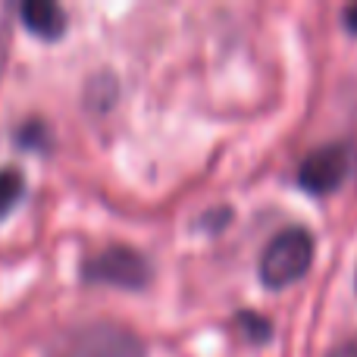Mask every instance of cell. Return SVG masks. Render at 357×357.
Returning <instances> with one entry per match:
<instances>
[{
    "mask_svg": "<svg viewBox=\"0 0 357 357\" xmlns=\"http://www.w3.org/2000/svg\"><path fill=\"white\" fill-rule=\"evenodd\" d=\"M235 323H238V329L248 335V342H254V345H264V342H270V335H273L270 320L254 314V310H241Z\"/></svg>",
    "mask_w": 357,
    "mask_h": 357,
    "instance_id": "cell-7",
    "label": "cell"
},
{
    "mask_svg": "<svg viewBox=\"0 0 357 357\" xmlns=\"http://www.w3.org/2000/svg\"><path fill=\"white\" fill-rule=\"evenodd\" d=\"M19 19L31 35L44 38V41H56L66 31V13L63 6L50 3V0H29L19 6Z\"/></svg>",
    "mask_w": 357,
    "mask_h": 357,
    "instance_id": "cell-5",
    "label": "cell"
},
{
    "mask_svg": "<svg viewBox=\"0 0 357 357\" xmlns=\"http://www.w3.org/2000/svg\"><path fill=\"white\" fill-rule=\"evenodd\" d=\"M16 142L22 144L25 151H44L50 144V132L41 119H31V123H22L16 132Z\"/></svg>",
    "mask_w": 357,
    "mask_h": 357,
    "instance_id": "cell-8",
    "label": "cell"
},
{
    "mask_svg": "<svg viewBox=\"0 0 357 357\" xmlns=\"http://www.w3.org/2000/svg\"><path fill=\"white\" fill-rule=\"evenodd\" d=\"M25 195V176L16 167H3L0 169V220L10 216L16 210V204Z\"/></svg>",
    "mask_w": 357,
    "mask_h": 357,
    "instance_id": "cell-6",
    "label": "cell"
},
{
    "mask_svg": "<svg viewBox=\"0 0 357 357\" xmlns=\"http://www.w3.org/2000/svg\"><path fill=\"white\" fill-rule=\"evenodd\" d=\"M47 357H144V342L119 323H88L63 333Z\"/></svg>",
    "mask_w": 357,
    "mask_h": 357,
    "instance_id": "cell-1",
    "label": "cell"
},
{
    "mask_svg": "<svg viewBox=\"0 0 357 357\" xmlns=\"http://www.w3.org/2000/svg\"><path fill=\"white\" fill-rule=\"evenodd\" d=\"M154 276V266L138 248L110 245L82 264V279L94 285H116V289H144Z\"/></svg>",
    "mask_w": 357,
    "mask_h": 357,
    "instance_id": "cell-3",
    "label": "cell"
},
{
    "mask_svg": "<svg viewBox=\"0 0 357 357\" xmlns=\"http://www.w3.org/2000/svg\"><path fill=\"white\" fill-rule=\"evenodd\" d=\"M314 264V235L301 226H289L264 248L260 254V282L266 289H285L298 282Z\"/></svg>",
    "mask_w": 357,
    "mask_h": 357,
    "instance_id": "cell-2",
    "label": "cell"
},
{
    "mask_svg": "<svg viewBox=\"0 0 357 357\" xmlns=\"http://www.w3.org/2000/svg\"><path fill=\"white\" fill-rule=\"evenodd\" d=\"M354 291H357V273H354Z\"/></svg>",
    "mask_w": 357,
    "mask_h": 357,
    "instance_id": "cell-11",
    "label": "cell"
},
{
    "mask_svg": "<svg viewBox=\"0 0 357 357\" xmlns=\"http://www.w3.org/2000/svg\"><path fill=\"white\" fill-rule=\"evenodd\" d=\"M354 169V151L351 144H323V148L310 151L298 167V185L314 197H326L333 191H339L348 182Z\"/></svg>",
    "mask_w": 357,
    "mask_h": 357,
    "instance_id": "cell-4",
    "label": "cell"
},
{
    "mask_svg": "<svg viewBox=\"0 0 357 357\" xmlns=\"http://www.w3.org/2000/svg\"><path fill=\"white\" fill-rule=\"evenodd\" d=\"M329 357H357V335H351L348 342H342V345L335 348Z\"/></svg>",
    "mask_w": 357,
    "mask_h": 357,
    "instance_id": "cell-10",
    "label": "cell"
},
{
    "mask_svg": "<svg viewBox=\"0 0 357 357\" xmlns=\"http://www.w3.org/2000/svg\"><path fill=\"white\" fill-rule=\"evenodd\" d=\"M342 25H345L351 35H357V3H351V6H345V10H342Z\"/></svg>",
    "mask_w": 357,
    "mask_h": 357,
    "instance_id": "cell-9",
    "label": "cell"
}]
</instances>
